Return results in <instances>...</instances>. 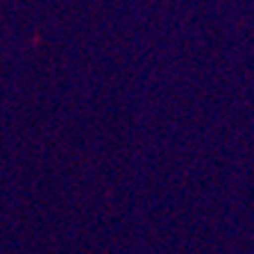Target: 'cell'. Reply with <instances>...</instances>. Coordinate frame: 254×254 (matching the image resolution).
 Wrapping results in <instances>:
<instances>
[]
</instances>
